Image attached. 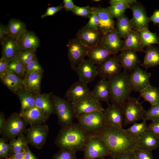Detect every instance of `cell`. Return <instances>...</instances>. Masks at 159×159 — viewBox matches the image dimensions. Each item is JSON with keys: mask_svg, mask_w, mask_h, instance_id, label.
Returning a JSON list of instances; mask_svg holds the SVG:
<instances>
[{"mask_svg": "<svg viewBox=\"0 0 159 159\" xmlns=\"http://www.w3.org/2000/svg\"><path fill=\"white\" fill-rule=\"evenodd\" d=\"M103 113L106 125L123 128L124 114L121 108L113 104H109Z\"/></svg>", "mask_w": 159, "mask_h": 159, "instance_id": "18", "label": "cell"}, {"mask_svg": "<svg viewBox=\"0 0 159 159\" xmlns=\"http://www.w3.org/2000/svg\"><path fill=\"white\" fill-rule=\"evenodd\" d=\"M140 97H142L145 101L151 105L159 103V88L150 85L140 92Z\"/></svg>", "mask_w": 159, "mask_h": 159, "instance_id": "35", "label": "cell"}, {"mask_svg": "<svg viewBox=\"0 0 159 159\" xmlns=\"http://www.w3.org/2000/svg\"><path fill=\"white\" fill-rule=\"evenodd\" d=\"M36 49H27L20 51L17 57L25 67L36 55Z\"/></svg>", "mask_w": 159, "mask_h": 159, "instance_id": "42", "label": "cell"}, {"mask_svg": "<svg viewBox=\"0 0 159 159\" xmlns=\"http://www.w3.org/2000/svg\"><path fill=\"white\" fill-rule=\"evenodd\" d=\"M102 36L98 29H89L84 26L79 30L76 35V38L87 49L100 44Z\"/></svg>", "mask_w": 159, "mask_h": 159, "instance_id": "15", "label": "cell"}, {"mask_svg": "<svg viewBox=\"0 0 159 159\" xmlns=\"http://www.w3.org/2000/svg\"><path fill=\"white\" fill-rule=\"evenodd\" d=\"M24 157L25 159H37V158L31 152L28 146L25 149Z\"/></svg>", "mask_w": 159, "mask_h": 159, "instance_id": "58", "label": "cell"}, {"mask_svg": "<svg viewBox=\"0 0 159 159\" xmlns=\"http://www.w3.org/2000/svg\"><path fill=\"white\" fill-rule=\"evenodd\" d=\"M74 71L77 74L79 80L87 84L92 82L98 75L96 65L88 59L80 63Z\"/></svg>", "mask_w": 159, "mask_h": 159, "instance_id": "16", "label": "cell"}, {"mask_svg": "<svg viewBox=\"0 0 159 159\" xmlns=\"http://www.w3.org/2000/svg\"><path fill=\"white\" fill-rule=\"evenodd\" d=\"M132 17L130 20L133 31L138 32L145 29H148L150 22L144 6L137 1L131 4Z\"/></svg>", "mask_w": 159, "mask_h": 159, "instance_id": "12", "label": "cell"}, {"mask_svg": "<svg viewBox=\"0 0 159 159\" xmlns=\"http://www.w3.org/2000/svg\"><path fill=\"white\" fill-rule=\"evenodd\" d=\"M44 71L39 64L36 55L28 64L25 69V74L34 72Z\"/></svg>", "mask_w": 159, "mask_h": 159, "instance_id": "46", "label": "cell"}, {"mask_svg": "<svg viewBox=\"0 0 159 159\" xmlns=\"http://www.w3.org/2000/svg\"><path fill=\"white\" fill-rule=\"evenodd\" d=\"M76 119L78 123L90 135L99 131L106 125L103 112H101L83 114Z\"/></svg>", "mask_w": 159, "mask_h": 159, "instance_id": "5", "label": "cell"}, {"mask_svg": "<svg viewBox=\"0 0 159 159\" xmlns=\"http://www.w3.org/2000/svg\"><path fill=\"white\" fill-rule=\"evenodd\" d=\"M135 159H154L152 151L150 150L138 148L134 151Z\"/></svg>", "mask_w": 159, "mask_h": 159, "instance_id": "47", "label": "cell"}, {"mask_svg": "<svg viewBox=\"0 0 159 159\" xmlns=\"http://www.w3.org/2000/svg\"><path fill=\"white\" fill-rule=\"evenodd\" d=\"M83 151L84 159H97L110 156L105 143L98 138L91 135Z\"/></svg>", "mask_w": 159, "mask_h": 159, "instance_id": "9", "label": "cell"}, {"mask_svg": "<svg viewBox=\"0 0 159 159\" xmlns=\"http://www.w3.org/2000/svg\"><path fill=\"white\" fill-rule=\"evenodd\" d=\"M138 33L144 48L153 44H159V38L156 33L152 32L148 29H143Z\"/></svg>", "mask_w": 159, "mask_h": 159, "instance_id": "38", "label": "cell"}, {"mask_svg": "<svg viewBox=\"0 0 159 159\" xmlns=\"http://www.w3.org/2000/svg\"><path fill=\"white\" fill-rule=\"evenodd\" d=\"M28 143L26 137L22 134L15 138L10 140L9 144L11 155L20 153L24 150L28 145Z\"/></svg>", "mask_w": 159, "mask_h": 159, "instance_id": "36", "label": "cell"}, {"mask_svg": "<svg viewBox=\"0 0 159 159\" xmlns=\"http://www.w3.org/2000/svg\"><path fill=\"white\" fill-rule=\"evenodd\" d=\"M6 120L4 113L1 112L0 113V133L1 134L5 127Z\"/></svg>", "mask_w": 159, "mask_h": 159, "instance_id": "57", "label": "cell"}, {"mask_svg": "<svg viewBox=\"0 0 159 159\" xmlns=\"http://www.w3.org/2000/svg\"><path fill=\"white\" fill-rule=\"evenodd\" d=\"M91 135L98 138L105 143L112 159H115L122 153L134 151L139 148L137 139L123 128L106 125L100 131Z\"/></svg>", "mask_w": 159, "mask_h": 159, "instance_id": "1", "label": "cell"}, {"mask_svg": "<svg viewBox=\"0 0 159 159\" xmlns=\"http://www.w3.org/2000/svg\"><path fill=\"white\" fill-rule=\"evenodd\" d=\"M92 8L98 17V29L102 34L116 29L114 18L110 14L107 8L100 6Z\"/></svg>", "mask_w": 159, "mask_h": 159, "instance_id": "20", "label": "cell"}, {"mask_svg": "<svg viewBox=\"0 0 159 159\" xmlns=\"http://www.w3.org/2000/svg\"><path fill=\"white\" fill-rule=\"evenodd\" d=\"M92 12L89 20L84 26L89 29H98L99 20L98 16L95 11L91 7Z\"/></svg>", "mask_w": 159, "mask_h": 159, "instance_id": "48", "label": "cell"}, {"mask_svg": "<svg viewBox=\"0 0 159 159\" xmlns=\"http://www.w3.org/2000/svg\"><path fill=\"white\" fill-rule=\"evenodd\" d=\"M151 73L141 69L139 65L131 72L129 78L133 90L139 92L150 85V79Z\"/></svg>", "mask_w": 159, "mask_h": 159, "instance_id": "17", "label": "cell"}, {"mask_svg": "<svg viewBox=\"0 0 159 159\" xmlns=\"http://www.w3.org/2000/svg\"><path fill=\"white\" fill-rule=\"evenodd\" d=\"M51 99L59 125L62 127L72 125L75 118L71 103L53 94Z\"/></svg>", "mask_w": 159, "mask_h": 159, "instance_id": "4", "label": "cell"}, {"mask_svg": "<svg viewBox=\"0 0 159 159\" xmlns=\"http://www.w3.org/2000/svg\"><path fill=\"white\" fill-rule=\"evenodd\" d=\"M110 4L108 7V11L113 18L118 19L125 14V11L131 8V4H122L114 2L112 0H110Z\"/></svg>", "mask_w": 159, "mask_h": 159, "instance_id": "39", "label": "cell"}, {"mask_svg": "<svg viewBox=\"0 0 159 159\" xmlns=\"http://www.w3.org/2000/svg\"><path fill=\"white\" fill-rule=\"evenodd\" d=\"M90 136L78 123H73L62 127L55 143L60 149L83 151Z\"/></svg>", "mask_w": 159, "mask_h": 159, "instance_id": "2", "label": "cell"}, {"mask_svg": "<svg viewBox=\"0 0 159 159\" xmlns=\"http://www.w3.org/2000/svg\"><path fill=\"white\" fill-rule=\"evenodd\" d=\"M53 93L34 94L35 102V105L49 117L55 114L51 97Z\"/></svg>", "mask_w": 159, "mask_h": 159, "instance_id": "25", "label": "cell"}, {"mask_svg": "<svg viewBox=\"0 0 159 159\" xmlns=\"http://www.w3.org/2000/svg\"><path fill=\"white\" fill-rule=\"evenodd\" d=\"M139 148L151 151L159 148V137L152 131L146 130L137 139Z\"/></svg>", "mask_w": 159, "mask_h": 159, "instance_id": "27", "label": "cell"}, {"mask_svg": "<svg viewBox=\"0 0 159 159\" xmlns=\"http://www.w3.org/2000/svg\"><path fill=\"white\" fill-rule=\"evenodd\" d=\"M1 80L8 89L14 93L24 87L22 79L9 70Z\"/></svg>", "mask_w": 159, "mask_h": 159, "instance_id": "32", "label": "cell"}, {"mask_svg": "<svg viewBox=\"0 0 159 159\" xmlns=\"http://www.w3.org/2000/svg\"><path fill=\"white\" fill-rule=\"evenodd\" d=\"M112 55L114 54L100 44L88 49L87 56L95 65H97L103 62Z\"/></svg>", "mask_w": 159, "mask_h": 159, "instance_id": "28", "label": "cell"}, {"mask_svg": "<svg viewBox=\"0 0 159 159\" xmlns=\"http://www.w3.org/2000/svg\"><path fill=\"white\" fill-rule=\"evenodd\" d=\"M7 26L9 36L16 40L27 30L26 24L17 19H10Z\"/></svg>", "mask_w": 159, "mask_h": 159, "instance_id": "34", "label": "cell"}, {"mask_svg": "<svg viewBox=\"0 0 159 159\" xmlns=\"http://www.w3.org/2000/svg\"><path fill=\"white\" fill-rule=\"evenodd\" d=\"M44 71L25 74L22 79L24 87L34 94L41 93L40 86Z\"/></svg>", "mask_w": 159, "mask_h": 159, "instance_id": "23", "label": "cell"}, {"mask_svg": "<svg viewBox=\"0 0 159 159\" xmlns=\"http://www.w3.org/2000/svg\"><path fill=\"white\" fill-rule=\"evenodd\" d=\"M1 57L9 61L17 57L20 50L17 40L9 36L2 44Z\"/></svg>", "mask_w": 159, "mask_h": 159, "instance_id": "29", "label": "cell"}, {"mask_svg": "<svg viewBox=\"0 0 159 159\" xmlns=\"http://www.w3.org/2000/svg\"><path fill=\"white\" fill-rule=\"evenodd\" d=\"M19 115L30 125L44 123L49 117L36 106L25 111L20 112Z\"/></svg>", "mask_w": 159, "mask_h": 159, "instance_id": "24", "label": "cell"}, {"mask_svg": "<svg viewBox=\"0 0 159 159\" xmlns=\"http://www.w3.org/2000/svg\"><path fill=\"white\" fill-rule=\"evenodd\" d=\"M7 141L3 138H0V158L1 159L8 158L10 152V146Z\"/></svg>", "mask_w": 159, "mask_h": 159, "instance_id": "49", "label": "cell"}, {"mask_svg": "<svg viewBox=\"0 0 159 159\" xmlns=\"http://www.w3.org/2000/svg\"><path fill=\"white\" fill-rule=\"evenodd\" d=\"M149 18L150 21L153 22L154 24H158L159 25V10L157 9L155 10Z\"/></svg>", "mask_w": 159, "mask_h": 159, "instance_id": "56", "label": "cell"}, {"mask_svg": "<svg viewBox=\"0 0 159 159\" xmlns=\"http://www.w3.org/2000/svg\"><path fill=\"white\" fill-rule=\"evenodd\" d=\"M76 153L71 150L61 149L55 154L53 159H77Z\"/></svg>", "mask_w": 159, "mask_h": 159, "instance_id": "45", "label": "cell"}, {"mask_svg": "<svg viewBox=\"0 0 159 159\" xmlns=\"http://www.w3.org/2000/svg\"><path fill=\"white\" fill-rule=\"evenodd\" d=\"M93 1H95V2H98V1H100V0H93Z\"/></svg>", "mask_w": 159, "mask_h": 159, "instance_id": "60", "label": "cell"}, {"mask_svg": "<svg viewBox=\"0 0 159 159\" xmlns=\"http://www.w3.org/2000/svg\"><path fill=\"white\" fill-rule=\"evenodd\" d=\"M49 131L48 126L44 123L31 125L25 131L28 144L41 149L45 143Z\"/></svg>", "mask_w": 159, "mask_h": 159, "instance_id": "8", "label": "cell"}, {"mask_svg": "<svg viewBox=\"0 0 159 159\" xmlns=\"http://www.w3.org/2000/svg\"><path fill=\"white\" fill-rule=\"evenodd\" d=\"M129 73L123 70L117 75L107 80L111 93L110 101L122 109L133 91L129 78Z\"/></svg>", "mask_w": 159, "mask_h": 159, "instance_id": "3", "label": "cell"}, {"mask_svg": "<svg viewBox=\"0 0 159 159\" xmlns=\"http://www.w3.org/2000/svg\"><path fill=\"white\" fill-rule=\"evenodd\" d=\"M143 66L145 69L159 65V48L153 46L146 47Z\"/></svg>", "mask_w": 159, "mask_h": 159, "instance_id": "30", "label": "cell"}, {"mask_svg": "<svg viewBox=\"0 0 159 159\" xmlns=\"http://www.w3.org/2000/svg\"><path fill=\"white\" fill-rule=\"evenodd\" d=\"M63 7L66 11H70L75 6L72 0H63Z\"/></svg>", "mask_w": 159, "mask_h": 159, "instance_id": "55", "label": "cell"}, {"mask_svg": "<svg viewBox=\"0 0 159 159\" xmlns=\"http://www.w3.org/2000/svg\"><path fill=\"white\" fill-rule=\"evenodd\" d=\"M27 124L19 114L13 113L6 119L5 127L1 134L2 138L7 141L23 134L26 130Z\"/></svg>", "mask_w": 159, "mask_h": 159, "instance_id": "7", "label": "cell"}, {"mask_svg": "<svg viewBox=\"0 0 159 159\" xmlns=\"http://www.w3.org/2000/svg\"><path fill=\"white\" fill-rule=\"evenodd\" d=\"M120 52L117 57L122 68L130 73L140 63L137 52L130 49Z\"/></svg>", "mask_w": 159, "mask_h": 159, "instance_id": "21", "label": "cell"}, {"mask_svg": "<svg viewBox=\"0 0 159 159\" xmlns=\"http://www.w3.org/2000/svg\"><path fill=\"white\" fill-rule=\"evenodd\" d=\"M124 41L122 39L116 29L102 34L100 44L114 54L122 51L124 46Z\"/></svg>", "mask_w": 159, "mask_h": 159, "instance_id": "19", "label": "cell"}, {"mask_svg": "<svg viewBox=\"0 0 159 159\" xmlns=\"http://www.w3.org/2000/svg\"><path fill=\"white\" fill-rule=\"evenodd\" d=\"M115 159H135L134 151H129L118 155Z\"/></svg>", "mask_w": 159, "mask_h": 159, "instance_id": "54", "label": "cell"}, {"mask_svg": "<svg viewBox=\"0 0 159 159\" xmlns=\"http://www.w3.org/2000/svg\"><path fill=\"white\" fill-rule=\"evenodd\" d=\"M8 70L23 79L25 75V67L20 62L17 57L8 61Z\"/></svg>", "mask_w": 159, "mask_h": 159, "instance_id": "40", "label": "cell"}, {"mask_svg": "<svg viewBox=\"0 0 159 159\" xmlns=\"http://www.w3.org/2000/svg\"><path fill=\"white\" fill-rule=\"evenodd\" d=\"M122 110L124 126L143 120L145 112L138 99L131 97L125 103Z\"/></svg>", "mask_w": 159, "mask_h": 159, "instance_id": "6", "label": "cell"}, {"mask_svg": "<svg viewBox=\"0 0 159 159\" xmlns=\"http://www.w3.org/2000/svg\"><path fill=\"white\" fill-rule=\"evenodd\" d=\"M71 11L77 16L89 18L91 15L92 10L91 7L89 6L80 7L76 5Z\"/></svg>", "mask_w": 159, "mask_h": 159, "instance_id": "44", "label": "cell"}, {"mask_svg": "<svg viewBox=\"0 0 159 159\" xmlns=\"http://www.w3.org/2000/svg\"><path fill=\"white\" fill-rule=\"evenodd\" d=\"M116 26V29L122 39H125L133 31L130 20L125 14L117 19Z\"/></svg>", "mask_w": 159, "mask_h": 159, "instance_id": "37", "label": "cell"}, {"mask_svg": "<svg viewBox=\"0 0 159 159\" xmlns=\"http://www.w3.org/2000/svg\"><path fill=\"white\" fill-rule=\"evenodd\" d=\"M96 66L98 75L101 78L107 80L115 77L122 72V67L116 54L111 55L103 62Z\"/></svg>", "mask_w": 159, "mask_h": 159, "instance_id": "13", "label": "cell"}, {"mask_svg": "<svg viewBox=\"0 0 159 159\" xmlns=\"http://www.w3.org/2000/svg\"><path fill=\"white\" fill-rule=\"evenodd\" d=\"M147 125L146 121L143 120L142 122L135 123L129 128L125 130L128 134L137 139L146 130Z\"/></svg>", "mask_w": 159, "mask_h": 159, "instance_id": "41", "label": "cell"}, {"mask_svg": "<svg viewBox=\"0 0 159 159\" xmlns=\"http://www.w3.org/2000/svg\"><path fill=\"white\" fill-rule=\"evenodd\" d=\"M92 96L100 101L109 104L110 101L111 93L107 80L101 78L92 91Z\"/></svg>", "mask_w": 159, "mask_h": 159, "instance_id": "26", "label": "cell"}, {"mask_svg": "<svg viewBox=\"0 0 159 159\" xmlns=\"http://www.w3.org/2000/svg\"><path fill=\"white\" fill-rule=\"evenodd\" d=\"M97 159H106L105 158H97Z\"/></svg>", "mask_w": 159, "mask_h": 159, "instance_id": "61", "label": "cell"}, {"mask_svg": "<svg viewBox=\"0 0 159 159\" xmlns=\"http://www.w3.org/2000/svg\"><path fill=\"white\" fill-rule=\"evenodd\" d=\"M7 25L0 24V42L1 44L4 41L9 37Z\"/></svg>", "mask_w": 159, "mask_h": 159, "instance_id": "53", "label": "cell"}, {"mask_svg": "<svg viewBox=\"0 0 159 159\" xmlns=\"http://www.w3.org/2000/svg\"><path fill=\"white\" fill-rule=\"evenodd\" d=\"M87 83L80 80L74 83L65 93L66 100L70 103L92 96V91L88 87Z\"/></svg>", "mask_w": 159, "mask_h": 159, "instance_id": "14", "label": "cell"}, {"mask_svg": "<svg viewBox=\"0 0 159 159\" xmlns=\"http://www.w3.org/2000/svg\"><path fill=\"white\" fill-rule=\"evenodd\" d=\"M15 94L19 97L21 102L20 112L25 111L35 106L34 94L28 91L24 87L19 90Z\"/></svg>", "mask_w": 159, "mask_h": 159, "instance_id": "31", "label": "cell"}, {"mask_svg": "<svg viewBox=\"0 0 159 159\" xmlns=\"http://www.w3.org/2000/svg\"><path fill=\"white\" fill-rule=\"evenodd\" d=\"M8 61L1 57L0 59V78L2 79L6 75L8 71Z\"/></svg>", "mask_w": 159, "mask_h": 159, "instance_id": "51", "label": "cell"}, {"mask_svg": "<svg viewBox=\"0 0 159 159\" xmlns=\"http://www.w3.org/2000/svg\"><path fill=\"white\" fill-rule=\"evenodd\" d=\"M71 103L75 118L83 114L95 111L103 113L105 110L100 101L92 96Z\"/></svg>", "mask_w": 159, "mask_h": 159, "instance_id": "11", "label": "cell"}, {"mask_svg": "<svg viewBox=\"0 0 159 159\" xmlns=\"http://www.w3.org/2000/svg\"><path fill=\"white\" fill-rule=\"evenodd\" d=\"M159 119V103L151 105L150 108L145 111L143 120L153 121Z\"/></svg>", "mask_w": 159, "mask_h": 159, "instance_id": "43", "label": "cell"}, {"mask_svg": "<svg viewBox=\"0 0 159 159\" xmlns=\"http://www.w3.org/2000/svg\"><path fill=\"white\" fill-rule=\"evenodd\" d=\"M67 57L71 69L74 70L76 67L85 59L87 56L88 49L77 38L71 39L67 45Z\"/></svg>", "mask_w": 159, "mask_h": 159, "instance_id": "10", "label": "cell"}, {"mask_svg": "<svg viewBox=\"0 0 159 159\" xmlns=\"http://www.w3.org/2000/svg\"><path fill=\"white\" fill-rule=\"evenodd\" d=\"M25 149L20 153L10 155L9 157L7 158L6 159H25L24 157Z\"/></svg>", "mask_w": 159, "mask_h": 159, "instance_id": "59", "label": "cell"}, {"mask_svg": "<svg viewBox=\"0 0 159 159\" xmlns=\"http://www.w3.org/2000/svg\"><path fill=\"white\" fill-rule=\"evenodd\" d=\"M20 51L27 49H37L40 46V40L33 32L26 30L17 40Z\"/></svg>", "mask_w": 159, "mask_h": 159, "instance_id": "22", "label": "cell"}, {"mask_svg": "<svg viewBox=\"0 0 159 159\" xmlns=\"http://www.w3.org/2000/svg\"><path fill=\"white\" fill-rule=\"evenodd\" d=\"M63 9V5L62 4L56 6L48 7L45 13L41 15V17L43 18L46 17L52 16L57 12Z\"/></svg>", "mask_w": 159, "mask_h": 159, "instance_id": "50", "label": "cell"}, {"mask_svg": "<svg viewBox=\"0 0 159 159\" xmlns=\"http://www.w3.org/2000/svg\"><path fill=\"white\" fill-rule=\"evenodd\" d=\"M146 129L153 132L159 137V119L152 121L147 125Z\"/></svg>", "mask_w": 159, "mask_h": 159, "instance_id": "52", "label": "cell"}, {"mask_svg": "<svg viewBox=\"0 0 159 159\" xmlns=\"http://www.w3.org/2000/svg\"><path fill=\"white\" fill-rule=\"evenodd\" d=\"M124 42V46L122 50L130 49L136 52L144 51V47L142 45L138 32L133 31L131 32L125 39Z\"/></svg>", "mask_w": 159, "mask_h": 159, "instance_id": "33", "label": "cell"}]
</instances>
